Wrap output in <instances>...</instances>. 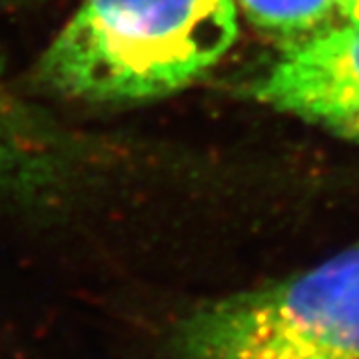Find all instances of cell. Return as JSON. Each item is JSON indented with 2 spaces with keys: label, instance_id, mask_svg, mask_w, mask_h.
I'll use <instances>...</instances> for the list:
<instances>
[{
  "label": "cell",
  "instance_id": "6da1fadb",
  "mask_svg": "<svg viewBox=\"0 0 359 359\" xmlns=\"http://www.w3.org/2000/svg\"><path fill=\"white\" fill-rule=\"evenodd\" d=\"M236 36V0H82L40 76L70 98L150 100L204 76Z\"/></svg>",
  "mask_w": 359,
  "mask_h": 359
},
{
  "label": "cell",
  "instance_id": "7a4b0ae2",
  "mask_svg": "<svg viewBox=\"0 0 359 359\" xmlns=\"http://www.w3.org/2000/svg\"><path fill=\"white\" fill-rule=\"evenodd\" d=\"M172 344L178 359H359V248L196 308Z\"/></svg>",
  "mask_w": 359,
  "mask_h": 359
},
{
  "label": "cell",
  "instance_id": "3957f363",
  "mask_svg": "<svg viewBox=\"0 0 359 359\" xmlns=\"http://www.w3.org/2000/svg\"><path fill=\"white\" fill-rule=\"evenodd\" d=\"M254 96L359 142V18L287 44Z\"/></svg>",
  "mask_w": 359,
  "mask_h": 359
},
{
  "label": "cell",
  "instance_id": "277c9868",
  "mask_svg": "<svg viewBox=\"0 0 359 359\" xmlns=\"http://www.w3.org/2000/svg\"><path fill=\"white\" fill-rule=\"evenodd\" d=\"M248 20L285 46L346 18L341 0H238Z\"/></svg>",
  "mask_w": 359,
  "mask_h": 359
},
{
  "label": "cell",
  "instance_id": "5b68a950",
  "mask_svg": "<svg viewBox=\"0 0 359 359\" xmlns=\"http://www.w3.org/2000/svg\"><path fill=\"white\" fill-rule=\"evenodd\" d=\"M346 18H359V0H341Z\"/></svg>",
  "mask_w": 359,
  "mask_h": 359
}]
</instances>
